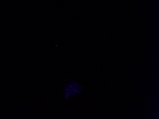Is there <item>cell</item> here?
I'll return each instance as SVG.
<instances>
[{
  "label": "cell",
  "instance_id": "6da1fadb",
  "mask_svg": "<svg viewBox=\"0 0 159 119\" xmlns=\"http://www.w3.org/2000/svg\"><path fill=\"white\" fill-rule=\"evenodd\" d=\"M84 92L83 87L76 81H70L64 83L62 96L66 100H70Z\"/></svg>",
  "mask_w": 159,
  "mask_h": 119
}]
</instances>
